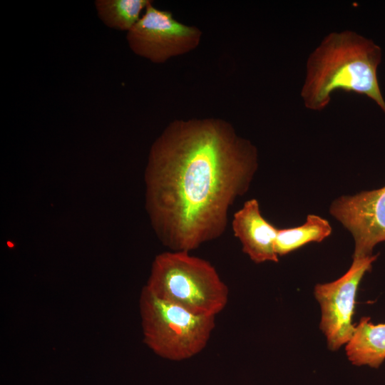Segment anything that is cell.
Listing matches in <instances>:
<instances>
[{
    "label": "cell",
    "instance_id": "obj_1",
    "mask_svg": "<svg viewBox=\"0 0 385 385\" xmlns=\"http://www.w3.org/2000/svg\"><path fill=\"white\" fill-rule=\"evenodd\" d=\"M257 167L256 148L227 120L170 122L151 145L145 171V207L163 245L190 252L220 237Z\"/></svg>",
    "mask_w": 385,
    "mask_h": 385
},
{
    "label": "cell",
    "instance_id": "obj_2",
    "mask_svg": "<svg viewBox=\"0 0 385 385\" xmlns=\"http://www.w3.org/2000/svg\"><path fill=\"white\" fill-rule=\"evenodd\" d=\"M381 48L356 32L327 36L309 56L301 96L305 106L321 111L334 91L354 92L374 101L385 113V101L377 78Z\"/></svg>",
    "mask_w": 385,
    "mask_h": 385
},
{
    "label": "cell",
    "instance_id": "obj_3",
    "mask_svg": "<svg viewBox=\"0 0 385 385\" xmlns=\"http://www.w3.org/2000/svg\"><path fill=\"white\" fill-rule=\"evenodd\" d=\"M144 287L161 299L205 316L216 317L229 297L228 287L215 267L185 251L156 255Z\"/></svg>",
    "mask_w": 385,
    "mask_h": 385
},
{
    "label": "cell",
    "instance_id": "obj_4",
    "mask_svg": "<svg viewBox=\"0 0 385 385\" xmlns=\"http://www.w3.org/2000/svg\"><path fill=\"white\" fill-rule=\"evenodd\" d=\"M139 309L143 342L158 356L171 361L188 359L206 346L215 317L194 314L142 289Z\"/></svg>",
    "mask_w": 385,
    "mask_h": 385
},
{
    "label": "cell",
    "instance_id": "obj_5",
    "mask_svg": "<svg viewBox=\"0 0 385 385\" xmlns=\"http://www.w3.org/2000/svg\"><path fill=\"white\" fill-rule=\"evenodd\" d=\"M202 35L198 27L180 22L170 11L155 7L151 1L137 24L127 32L126 39L135 54L155 63H163L197 48Z\"/></svg>",
    "mask_w": 385,
    "mask_h": 385
},
{
    "label": "cell",
    "instance_id": "obj_6",
    "mask_svg": "<svg viewBox=\"0 0 385 385\" xmlns=\"http://www.w3.org/2000/svg\"><path fill=\"white\" fill-rule=\"evenodd\" d=\"M376 257L373 255L353 257L349 269L342 277L314 287V294L321 307L319 327L331 350L346 344L353 335L355 325L352 320L358 287Z\"/></svg>",
    "mask_w": 385,
    "mask_h": 385
},
{
    "label": "cell",
    "instance_id": "obj_7",
    "mask_svg": "<svg viewBox=\"0 0 385 385\" xmlns=\"http://www.w3.org/2000/svg\"><path fill=\"white\" fill-rule=\"evenodd\" d=\"M330 213L352 235L353 257L372 255L374 247L385 241V186L337 198Z\"/></svg>",
    "mask_w": 385,
    "mask_h": 385
},
{
    "label": "cell",
    "instance_id": "obj_8",
    "mask_svg": "<svg viewBox=\"0 0 385 385\" xmlns=\"http://www.w3.org/2000/svg\"><path fill=\"white\" fill-rule=\"evenodd\" d=\"M234 235L240 240L242 250L255 263L277 262L274 249L278 229L262 215L256 199L247 200L235 212L232 221Z\"/></svg>",
    "mask_w": 385,
    "mask_h": 385
},
{
    "label": "cell",
    "instance_id": "obj_9",
    "mask_svg": "<svg viewBox=\"0 0 385 385\" xmlns=\"http://www.w3.org/2000/svg\"><path fill=\"white\" fill-rule=\"evenodd\" d=\"M345 349L352 364L379 368L385 360V323L375 324L369 317H362Z\"/></svg>",
    "mask_w": 385,
    "mask_h": 385
},
{
    "label": "cell",
    "instance_id": "obj_10",
    "mask_svg": "<svg viewBox=\"0 0 385 385\" xmlns=\"http://www.w3.org/2000/svg\"><path fill=\"white\" fill-rule=\"evenodd\" d=\"M331 232L332 227L327 220L309 215L305 222L299 227L278 229L275 252L278 257L285 255L309 242H321Z\"/></svg>",
    "mask_w": 385,
    "mask_h": 385
},
{
    "label": "cell",
    "instance_id": "obj_11",
    "mask_svg": "<svg viewBox=\"0 0 385 385\" xmlns=\"http://www.w3.org/2000/svg\"><path fill=\"white\" fill-rule=\"evenodd\" d=\"M150 0H96L98 16L108 27L130 31L139 21Z\"/></svg>",
    "mask_w": 385,
    "mask_h": 385
}]
</instances>
